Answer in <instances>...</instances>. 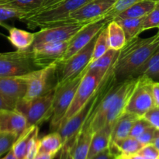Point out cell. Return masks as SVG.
<instances>
[{
    "instance_id": "cell-1",
    "label": "cell",
    "mask_w": 159,
    "mask_h": 159,
    "mask_svg": "<svg viewBox=\"0 0 159 159\" xmlns=\"http://www.w3.org/2000/svg\"><path fill=\"white\" fill-rule=\"evenodd\" d=\"M159 48V32L148 38L138 37L127 42L119 51L113 65L116 78L134 77L138 68Z\"/></svg>"
},
{
    "instance_id": "cell-2",
    "label": "cell",
    "mask_w": 159,
    "mask_h": 159,
    "mask_svg": "<svg viewBox=\"0 0 159 159\" xmlns=\"http://www.w3.org/2000/svg\"><path fill=\"white\" fill-rule=\"evenodd\" d=\"M116 82H117V78L114 72L113 65L88 102L75 115L68 120L65 124H62L57 130V132L61 136L64 144L70 141H75L76 136L79 133L81 128L89 116L91 115L93 110L98 107L101 100L103 99L104 96Z\"/></svg>"
},
{
    "instance_id": "cell-3",
    "label": "cell",
    "mask_w": 159,
    "mask_h": 159,
    "mask_svg": "<svg viewBox=\"0 0 159 159\" xmlns=\"http://www.w3.org/2000/svg\"><path fill=\"white\" fill-rule=\"evenodd\" d=\"M91 0H63L46 9L26 17L25 22L30 30L59 26L70 13L80 9Z\"/></svg>"
},
{
    "instance_id": "cell-4",
    "label": "cell",
    "mask_w": 159,
    "mask_h": 159,
    "mask_svg": "<svg viewBox=\"0 0 159 159\" xmlns=\"http://www.w3.org/2000/svg\"><path fill=\"white\" fill-rule=\"evenodd\" d=\"M87 71V68L79 75L61 85H56L53 102V113L50 121L51 132L57 131L62 120L72 102L79 84Z\"/></svg>"
},
{
    "instance_id": "cell-5",
    "label": "cell",
    "mask_w": 159,
    "mask_h": 159,
    "mask_svg": "<svg viewBox=\"0 0 159 159\" xmlns=\"http://www.w3.org/2000/svg\"><path fill=\"white\" fill-rule=\"evenodd\" d=\"M55 87L43 96L30 100L21 99L16 103L15 110L24 115L28 127L38 126L51 120L53 113Z\"/></svg>"
},
{
    "instance_id": "cell-6",
    "label": "cell",
    "mask_w": 159,
    "mask_h": 159,
    "mask_svg": "<svg viewBox=\"0 0 159 159\" xmlns=\"http://www.w3.org/2000/svg\"><path fill=\"white\" fill-rule=\"evenodd\" d=\"M38 69L34 64L32 51H16L0 54V77H19Z\"/></svg>"
},
{
    "instance_id": "cell-7",
    "label": "cell",
    "mask_w": 159,
    "mask_h": 159,
    "mask_svg": "<svg viewBox=\"0 0 159 159\" xmlns=\"http://www.w3.org/2000/svg\"><path fill=\"white\" fill-rule=\"evenodd\" d=\"M57 64H54L45 68H38L22 77L26 81L27 89L23 99L30 100L43 96L56 86L54 83L57 78Z\"/></svg>"
},
{
    "instance_id": "cell-8",
    "label": "cell",
    "mask_w": 159,
    "mask_h": 159,
    "mask_svg": "<svg viewBox=\"0 0 159 159\" xmlns=\"http://www.w3.org/2000/svg\"><path fill=\"white\" fill-rule=\"evenodd\" d=\"M98 35L81 51L64 62L57 64V85H61L79 75L91 62Z\"/></svg>"
},
{
    "instance_id": "cell-9",
    "label": "cell",
    "mask_w": 159,
    "mask_h": 159,
    "mask_svg": "<svg viewBox=\"0 0 159 159\" xmlns=\"http://www.w3.org/2000/svg\"><path fill=\"white\" fill-rule=\"evenodd\" d=\"M104 77L105 76H102L96 71L87 67L86 72L78 87L72 102L62 120L61 125L75 115L84 107L96 91Z\"/></svg>"
},
{
    "instance_id": "cell-10",
    "label": "cell",
    "mask_w": 159,
    "mask_h": 159,
    "mask_svg": "<svg viewBox=\"0 0 159 159\" xmlns=\"http://www.w3.org/2000/svg\"><path fill=\"white\" fill-rule=\"evenodd\" d=\"M154 80L148 76H138L136 86L129 100L126 111L139 117H143L155 107L152 96Z\"/></svg>"
},
{
    "instance_id": "cell-11",
    "label": "cell",
    "mask_w": 159,
    "mask_h": 159,
    "mask_svg": "<svg viewBox=\"0 0 159 159\" xmlns=\"http://www.w3.org/2000/svg\"><path fill=\"white\" fill-rule=\"evenodd\" d=\"M116 1L117 0H91L80 9L70 13L61 25L91 23L102 20L114 6Z\"/></svg>"
},
{
    "instance_id": "cell-12",
    "label": "cell",
    "mask_w": 159,
    "mask_h": 159,
    "mask_svg": "<svg viewBox=\"0 0 159 159\" xmlns=\"http://www.w3.org/2000/svg\"><path fill=\"white\" fill-rule=\"evenodd\" d=\"M88 24L89 23H70L40 29L34 33V41L30 50L44 43L70 41Z\"/></svg>"
},
{
    "instance_id": "cell-13",
    "label": "cell",
    "mask_w": 159,
    "mask_h": 159,
    "mask_svg": "<svg viewBox=\"0 0 159 159\" xmlns=\"http://www.w3.org/2000/svg\"><path fill=\"white\" fill-rule=\"evenodd\" d=\"M111 20L104 18L89 23L75 35L68 43V48L61 62H64L89 44Z\"/></svg>"
},
{
    "instance_id": "cell-14",
    "label": "cell",
    "mask_w": 159,
    "mask_h": 159,
    "mask_svg": "<svg viewBox=\"0 0 159 159\" xmlns=\"http://www.w3.org/2000/svg\"><path fill=\"white\" fill-rule=\"evenodd\" d=\"M69 41L48 43L40 45L30 51L37 68H45L54 64H58L63 58Z\"/></svg>"
},
{
    "instance_id": "cell-15",
    "label": "cell",
    "mask_w": 159,
    "mask_h": 159,
    "mask_svg": "<svg viewBox=\"0 0 159 159\" xmlns=\"http://www.w3.org/2000/svg\"><path fill=\"white\" fill-rule=\"evenodd\" d=\"M26 89V82L22 76L0 77V94L15 107L25 97Z\"/></svg>"
},
{
    "instance_id": "cell-16",
    "label": "cell",
    "mask_w": 159,
    "mask_h": 159,
    "mask_svg": "<svg viewBox=\"0 0 159 159\" xmlns=\"http://www.w3.org/2000/svg\"><path fill=\"white\" fill-rule=\"evenodd\" d=\"M27 127L26 117L18 110H0V133L13 134L19 138Z\"/></svg>"
},
{
    "instance_id": "cell-17",
    "label": "cell",
    "mask_w": 159,
    "mask_h": 159,
    "mask_svg": "<svg viewBox=\"0 0 159 159\" xmlns=\"http://www.w3.org/2000/svg\"><path fill=\"white\" fill-rule=\"evenodd\" d=\"M93 131L90 124L85 122L80 131L75 139L72 146V155L74 159H87L90 149Z\"/></svg>"
},
{
    "instance_id": "cell-18",
    "label": "cell",
    "mask_w": 159,
    "mask_h": 159,
    "mask_svg": "<svg viewBox=\"0 0 159 159\" xmlns=\"http://www.w3.org/2000/svg\"><path fill=\"white\" fill-rule=\"evenodd\" d=\"M113 127V125L106 124L102 128L93 134L87 159L93 158L94 155L110 148V144H111V134Z\"/></svg>"
},
{
    "instance_id": "cell-19",
    "label": "cell",
    "mask_w": 159,
    "mask_h": 159,
    "mask_svg": "<svg viewBox=\"0 0 159 159\" xmlns=\"http://www.w3.org/2000/svg\"><path fill=\"white\" fill-rule=\"evenodd\" d=\"M139 116L125 112L113 124L111 134V144L116 140L124 139L130 136L134 124Z\"/></svg>"
},
{
    "instance_id": "cell-20",
    "label": "cell",
    "mask_w": 159,
    "mask_h": 159,
    "mask_svg": "<svg viewBox=\"0 0 159 159\" xmlns=\"http://www.w3.org/2000/svg\"><path fill=\"white\" fill-rule=\"evenodd\" d=\"M34 33L28 32L24 30L12 27L9 30L7 39L17 51L30 50L34 41Z\"/></svg>"
},
{
    "instance_id": "cell-21",
    "label": "cell",
    "mask_w": 159,
    "mask_h": 159,
    "mask_svg": "<svg viewBox=\"0 0 159 159\" xmlns=\"http://www.w3.org/2000/svg\"><path fill=\"white\" fill-rule=\"evenodd\" d=\"M143 147L144 145L137 138L130 136L124 139L116 140L110 146V149L117 156H127L138 153Z\"/></svg>"
},
{
    "instance_id": "cell-22",
    "label": "cell",
    "mask_w": 159,
    "mask_h": 159,
    "mask_svg": "<svg viewBox=\"0 0 159 159\" xmlns=\"http://www.w3.org/2000/svg\"><path fill=\"white\" fill-rule=\"evenodd\" d=\"M156 2L152 0H141L130 6L127 9L120 13V18H141L148 15L155 8Z\"/></svg>"
},
{
    "instance_id": "cell-23",
    "label": "cell",
    "mask_w": 159,
    "mask_h": 159,
    "mask_svg": "<svg viewBox=\"0 0 159 159\" xmlns=\"http://www.w3.org/2000/svg\"><path fill=\"white\" fill-rule=\"evenodd\" d=\"M64 146L61 136L57 131L51 132L40 139L39 153H46L50 155H57Z\"/></svg>"
},
{
    "instance_id": "cell-24",
    "label": "cell",
    "mask_w": 159,
    "mask_h": 159,
    "mask_svg": "<svg viewBox=\"0 0 159 159\" xmlns=\"http://www.w3.org/2000/svg\"><path fill=\"white\" fill-rule=\"evenodd\" d=\"M39 131L38 126H31L28 127L23 134L17 138L16 142L12 146V152L16 159L26 158V152L29 147L30 141L34 136V134Z\"/></svg>"
},
{
    "instance_id": "cell-25",
    "label": "cell",
    "mask_w": 159,
    "mask_h": 159,
    "mask_svg": "<svg viewBox=\"0 0 159 159\" xmlns=\"http://www.w3.org/2000/svg\"><path fill=\"white\" fill-rule=\"evenodd\" d=\"M107 30L110 49L120 51L127 43V38L123 28L117 22L112 20L107 25Z\"/></svg>"
},
{
    "instance_id": "cell-26",
    "label": "cell",
    "mask_w": 159,
    "mask_h": 159,
    "mask_svg": "<svg viewBox=\"0 0 159 159\" xmlns=\"http://www.w3.org/2000/svg\"><path fill=\"white\" fill-rule=\"evenodd\" d=\"M113 20L117 22L125 33L127 42L135 37H139L143 32V23L144 17L141 18H120L115 17Z\"/></svg>"
},
{
    "instance_id": "cell-27",
    "label": "cell",
    "mask_w": 159,
    "mask_h": 159,
    "mask_svg": "<svg viewBox=\"0 0 159 159\" xmlns=\"http://www.w3.org/2000/svg\"><path fill=\"white\" fill-rule=\"evenodd\" d=\"M145 75L152 79H159V48L154 54L138 68L134 77Z\"/></svg>"
},
{
    "instance_id": "cell-28",
    "label": "cell",
    "mask_w": 159,
    "mask_h": 159,
    "mask_svg": "<svg viewBox=\"0 0 159 159\" xmlns=\"http://www.w3.org/2000/svg\"><path fill=\"white\" fill-rule=\"evenodd\" d=\"M119 51L110 49L105 54L98 58L95 61L92 62L88 65L89 68L95 70L102 76H105L109 70L111 68L117 57Z\"/></svg>"
},
{
    "instance_id": "cell-29",
    "label": "cell",
    "mask_w": 159,
    "mask_h": 159,
    "mask_svg": "<svg viewBox=\"0 0 159 159\" xmlns=\"http://www.w3.org/2000/svg\"><path fill=\"white\" fill-rule=\"evenodd\" d=\"M29 12L6 5L0 4V26L4 27L9 30L11 26L4 23L5 21L9 20H19L23 22L27 16Z\"/></svg>"
},
{
    "instance_id": "cell-30",
    "label": "cell",
    "mask_w": 159,
    "mask_h": 159,
    "mask_svg": "<svg viewBox=\"0 0 159 159\" xmlns=\"http://www.w3.org/2000/svg\"><path fill=\"white\" fill-rule=\"evenodd\" d=\"M46 0H0V4L32 13L38 10Z\"/></svg>"
},
{
    "instance_id": "cell-31",
    "label": "cell",
    "mask_w": 159,
    "mask_h": 159,
    "mask_svg": "<svg viewBox=\"0 0 159 159\" xmlns=\"http://www.w3.org/2000/svg\"><path fill=\"white\" fill-rule=\"evenodd\" d=\"M110 49V43H109L108 39V30H107V26L104 29L99 32L98 37L96 38V43H95L94 49H93V56H92L91 62L95 61L105 54Z\"/></svg>"
},
{
    "instance_id": "cell-32",
    "label": "cell",
    "mask_w": 159,
    "mask_h": 159,
    "mask_svg": "<svg viewBox=\"0 0 159 159\" xmlns=\"http://www.w3.org/2000/svg\"><path fill=\"white\" fill-rule=\"evenodd\" d=\"M139 1H141V0H117L116 2L115 3L114 6L106 15L105 18L110 20H113L120 13L124 12L127 8Z\"/></svg>"
},
{
    "instance_id": "cell-33",
    "label": "cell",
    "mask_w": 159,
    "mask_h": 159,
    "mask_svg": "<svg viewBox=\"0 0 159 159\" xmlns=\"http://www.w3.org/2000/svg\"><path fill=\"white\" fill-rule=\"evenodd\" d=\"M153 28L159 29V2H156L155 8L148 15L144 17L143 23V31Z\"/></svg>"
},
{
    "instance_id": "cell-34",
    "label": "cell",
    "mask_w": 159,
    "mask_h": 159,
    "mask_svg": "<svg viewBox=\"0 0 159 159\" xmlns=\"http://www.w3.org/2000/svg\"><path fill=\"white\" fill-rule=\"evenodd\" d=\"M18 137L13 134L0 133V157L7 154L12 148Z\"/></svg>"
},
{
    "instance_id": "cell-35",
    "label": "cell",
    "mask_w": 159,
    "mask_h": 159,
    "mask_svg": "<svg viewBox=\"0 0 159 159\" xmlns=\"http://www.w3.org/2000/svg\"><path fill=\"white\" fill-rule=\"evenodd\" d=\"M150 127H152V124L145 118L139 117L134 124L131 131L130 133V136L132 138H138Z\"/></svg>"
},
{
    "instance_id": "cell-36",
    "label": "cell",
    "mask_w": 159,
    "mask_h": 159,
    "mask_svg": "<svg viewBox=\"0 0 159 159\" xmlns=\"http://www.w3.org/2000/svg\"><path fill=\"white\" fill-rule=\"evenodd\" d=\"M38 133L39 131H37V133L34 134V135L31 138L25 159H34L36 155L39 153L40 139H38Z\"/></svg>"
},
{
    "instance_id": "cell-37",
    "label": "cell",
    "mask_w": 159,
    "mask_h": 159,
    "mask_svg": "<svg viewBox=\"0 0 159 159\" xmlns=\"http://www.w3.org/2000/svg\"><path fill=\"white\" fill-rule=\"evenodd\" d=\"M138 153L146 159H159V151L153 144L144 145Z\"/></svg>"
},
{
    "instance_id": "cell-38",
    "label": "cell",
    "mask_w": 159,
    "mask_h": 159,
    "mask_svg": "<svg viewBox=\"0 0 159 159\" xmlns=\"http://www.w3.org/2000/svg\"><path fill=\"white\" fill-rule=\"evenodd\" d=\"M151 124L159 130V107H154L144 116Z\"/></svg>"
},
{
    "instance_id": "cell-39",
    "label": "cell",
    "mask_w": 159,
    "mask_h": 159,
    "mask_svg": "<svg viewBox=\"0 0 159 159\" xmlns=\"http://www.w3.org/2000/svg\"><path fill=\"white\" fill-rule=\"evenodd\" d=\"M156 130L157 129L155 128V127L152 126V127H149L148 129H147L141 136L138 137L137 139H138L144 146L147 145V144H152L154 138H155Z\"/></svg>"
},
{
    "instance_id": "cell-40",
    "label": "cell",
    "mask_w": 159,
    "mask_h": 159,
    "mask_svg": "<svg viewBox=\"0 0 159 159\" xmlns=\"http://www.w3.org/2000/svg\"><path fill=\"white\" fill-rule=\"evenodd\" d=\"M74 141L68 142L64 144L63 148H61L60 158L59 159H74L72 155V146Z\"/></svg>"
},
{
    "instance_id": "cell-41",
    "label": "cell",
    "mask_w": 159,
    "mask_h": 159,
    "mask_svg": "<svg viewBox=\"0 0 159 159\" xmlns=\"http://www.w3.org/2000/svg\"><path fill=\"white\" fill-rule=\"evenodd\" d=\"M116 158H117V155L110 149V148H109L89 159H116Z\"/></svg>"
},
{
    "instance_id": "cell-42",
    "label": "cell",
    "mask_w": 159,
    "mask_h": 159,
    "mask_svg": "<svg viewBox=\"0 0 159 159\" xmlns=\"http://www.w3.org/2000/svg\"><path fill=\"white\" fill-rule=\"evenodd\" d=\"M152 96H153L155 107H159V82L154 81L152 84Z\"/></svg>"
},
{
    "instance_id": "cell-43",
    "label": "cell",
    "mask_w": 159,
    "mask_h": 159,
    "mask_svg": "<svg viewBox=\"0 0 159 159\" xmlns=\"http://www.w3.org/2000/svg\"><path fill=\"white\" fill-rule=\"evenodd\" d=\"M61 1H63V0H46V1H45V2L43 3V6H42L41 7H40V9H38V10L35 11V12H32V13H30V14H28V15H27V16H26V17H28V16H29L32 15V14H34V13H36V12H40V11H42V10H43V9H48V8L51 7V6H54V5L57 4V3L60 2H61ZM25 20H26V19H25ZM24 20H23V21H24Z\"/></svg>"
},
{
    "instance_id": "cell-44",
    "label": "cell",
    "mask_w": 159,
    "mask_h": 159,
    "mask_svg": "<svg viewBox=\"0 0 159 159\" xmlns=\"http://www.w3.org/2000/svg\"><path fill=\"white\" fill-rule=\"evenodd\" d=\"M14 109H15V107L0 94V110H14Z\"/></svg>"
},
{
    "instance_id": "cell-45",
    "label": "cell",
    "mask_w": 159,
    "mask_h": 159,
    "mask_svg": "<svg viewBox=\"0 0 159 159\" xmlns=\"http://www.w3.org/2000/svg\"><path fill=\"white\" fill-rule=\"evenodd\" d=\"M55 155L46 153H38L34 159H54Z\"/></svg>"
},
{
    "instance_id": "cell-46",
    "label": "cell",
    "mask_w": 159,
    "mask_h": 159,
    "mask_svg": "<svg viewBox=\"0 0 159 159\" xmlns=\"http://www.w3.org/2000/svg\"><path fill=\"white\" fill-rule=\"evenodd\" d=\"M152 144H153L155 146V148L159 151V130H158V129H157L156 132H155V138H154Z\"/></svg>"
},
{
    "instance_id": "cell-47",
    "label": "cell",
    "mask_w": 159,
    "mask_h": 159,
    "mask_svg": "<svg viewBox=\"0 0 159 159\" xmlns=\"http://www.w3.org/2000/svg\"><path fill=\"white\" fill-rule=\"evenodd\" d=\"M127 159H146L143 155H141V154L136 153L134 154V155H127V156H123Z\"/></svg>"
},
{
    "instance_id": "cell-48",
    "label": "cell",
    "mask_w": 159,
    "mask_h": 159,
    "mask_svg": "<svg viewBox=\"0 0 159 159\" xmlns=\"http://www.w3.org/2000/svg\"><path fill=\"white\" fill-rule=\"evenodd\" d=\"M2 159H16V156H15V155H14L12 150L11 149V150L9 151L7 154H6V156L3 157Z\"/></svg>"
},
{
    "instance_id": "cell-49",
    "label": "cell",
    "mask_w": 159,
    "mask_h": 159,
    "mask_svg": "<svg viewBox=\"0 0 159 159\" xmlns=\"http://www.w3.org/2000/svg\"><path fill=\"white\" fill-rule=\"evenodd\" d=\"M116 159H127V158H125L124 157H123V156H117V158H116Z\"/></svg>"
},
{
    "instance_id": "cell-50",
    "label": "cell",
    "mask_w": 159,
    "mask_h": 159,
    "mask_svg": "<svg viewBox=\"0 0 159 159\" xmlns=\"http://www.w3.org/2000/svg\"><path fill=\"white\" fill-rule=\"evenodd\" d=\"M152 1H154V2H159V0H152Z\"/></svg>"
},
{
    "instance_id": "cell-51",
    "label": "cell",
    "mask_w": 159,
    "mask_h": 159,
    "mask_svg": "<svg viewBox=\"0 0 159 159\" xmlns=\"http://www.w3.org/2000/svg\"><path fill=\"white\" fill-rule=\"evenodd\" d=\"M158 32H159V30H158Z\"/></svg>"
},
{
    "instance_id": "cell-52",
    "label": "cell",
    "mask_w": 159,
    "mask_h": 159,
    "mask_svg": "<svg viewBox=\"0 0 159 159\" xmlns=\"http://www.w3.org/2000/svg\"></svg>"
},
{
    "instance_id": "cell-53",
    "label": "cell",
    "mask_w": 159,
    "mask_h": 159,
    "mask_svg": "<svg viewBox=\"0 0 159 159\" xmlns=\"http://www.w3.org/2000/svg\"></svg>"
},
{
    "instance_id": "cell-54",
    "label": "cell",
    "mask_w": 159,
    "mask_h": 159,
    "mask_svg": "<svg viewBox=\"0 0 159 159\" xmlns=\"http://www.w3.org/2000/svg\"></svg>"
}]
</instances>
